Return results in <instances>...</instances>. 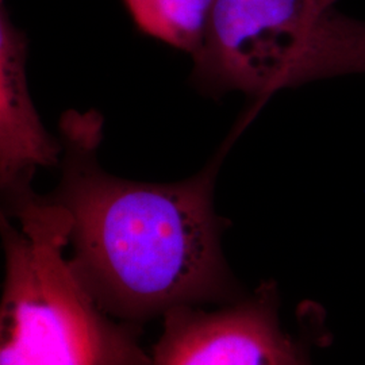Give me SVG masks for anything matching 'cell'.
<instances>
[{
  "label": "cell",
  "instance_id": "7",
  "mask_svg": "<svg viewBox=\"0 0 365 365\" xmlns=\"http://www.w3.org/2000/svg\"><path fill=\"white\" fill-rule=\"evenodd\" d=\"M84 365H99V357H98V353L95 349H91L90 352L87 353Z\"/></svg>",
  "mask_w": 365,
  "mask_h": 365
},
{
  "label": "cell",
  "instance_id": "3",
  "mask_svg": "<svg viewBox=\"0 0 365 365\" xmlns=\"http://www.w3.org/2000/svg\"><path fill=\"white\" fill-rule=\"evenodd\" d=\"M337 0H215L192 78L210 93L268 99L283 88L365 73V21Z\"/></svg>",
  "mask_w": 365,
  "mask_h": 365
},
{
  "label": "cell",
  "instance_id": "1",
  "mask_svg": "<svg viewBox=\"0 0 365 365\" xmlns=\"http://www.w3.org/2000/svg\"><path fill=\"white\" fill-rule=\"evenodd\" d=\"M60 133L61 180L48 199L66 212L68 265L96 312L141 324L233 297L214 207L218 160L182 182H134L99 165L98 113H66Z\"/></svg>",
  "mask_w": 365,
  "mask_h": 365
},
{
  "label": "cell",
  "instance_id": "5",
  "mask_svg": "<svg viewBox=\"0 0 365 365\" xmlns=\"http://www.w3.org/2000/svg\"><path fill=\"white\" fill-rule=\"evenodd\" d=\"M27 37L0 6V185L10 205L34 194L39 168L61 164L63 144L43 128L27 83Z\"/></svg>",
  "mask_w": 365,
  "mask_h": 365
},
{
  "label": "cell",
  "instance_id": "8",
  "mask_svg": "<svg viewBox=\"0 0 365 365\" xmlns=\"http://www.w3.org/2000/svg\"><path fill=\"white\" fill-rule=\"evenodd\" d=\"M306 365H309V363H306Z\"/></svg>",
  "mask_w": 365,
  "mask_h": 365
},
{
  "label": "cell",
  "instance_id": "2",
  "mask_svg": "<svg viewBox=\"0 0 365 365\" xmlns=\"http://www.w3.org/2000/svg\"><path fill=\"white\" fill-rule=\"evenodd\" d=\"M4 280L0 365H149L137 342L87 299L66 260V212L26 196L1 214Z\"/></svg>",
  "mask_w": 365,
  "mask_h": 365
},
{
  "label": "cell",
  "instance_id": "4",
  "mask_svg": "<svg viewBox=\"0 0 365 365\" xmlns=\"http://www.w3.org/2000/svg\"><path fill=\"white\" fill-rule=\"evenodd\" d=\"M149 365H306L283 331L277 291L264 283L248 299L220 310L179 307L164 317Z\"/></svg>",
  "mask_w": 365,
  "mask_h": 365
},
{
  "label": "cell",
  "instance_id": "6",
  "mask_svg": "<svg viewBox=\"0 0 365 365\" xmlns=\"http://www.w3.org/2000/svg\"><path fill=\"white\" fill-rule=\"evenodd\" d=\"M215 0H123L143 33L194 56L200 48Z\"/></svg>",
  "mask_w": 365,
  "mask_h": 365
}]
</instances>
